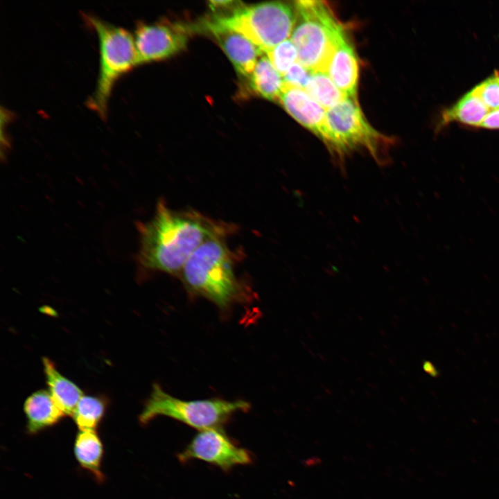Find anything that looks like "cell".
Segmentation results:
<instances>
[{"label":"cell","mask_w":499,"mask_h":499,"mask_svg":"<svg viewBox=\"0 0 499 499\" xmlns=\"http://www.w3.org/2000/svg\"><path fill=\"white\" fill-rule=\"evenodd\" d=\"M103 452V443L96 430H79L73 445L74 455L79 465L98 482L105 480L101 470Z\"/></svg>","instance_id":"9a60e30c"},{"label":"cell","mask_w":499,"mask_h":499,"mask_svg":"<svg viewBox=\"0 0 499 499\" xmlns=\"http://www.w3.org/2000/svg\"><path fill=\"white\" fill-rule=\"evenodd\" d=\"M313 71L297 61L290 69L283 76L285 85L305 89Z\"/></svg>","instance_id":"7402d4cb"},{"label":"cell","mask_w":499,"mask_h":499,"mask_svg":"<svg viewBox=\"0 0 499 499\" xmlns=\"http://www.w3.org/2000/svg\"><path fill=\"white\" fill-rule=\"evenodd\" d=\"M265 54L282 76L298 61L297 51L290 38L281 42Z\"/></svg>","instance_id":"ffe728a7"},{"label":"cell","mask_w":499,"mask_h":499,"mask_svg":"<svg viewBox=\"0 0 499 499\" xmlns=\"http://www.w3.org/2000/svg\"><path fill=\"white\" fill-rule=\"evenodd\" d=\"M480 127L488 129H499V109L490 111Z\"/></svg>","instance_id":"603a6c76"},{"label":"cell","mask_w":499,"mask_h":499,"mask_svg":"<svg viewBox=\"0 0 499 499\" xmlns=\"http://www.w3.org/2000/svg\"><path fill=\"white\" fill-rule=\"evenodd\" d=\"M82 16L97 34L100 55L96 85L86 105L105 119L116 81L138 65L134 36L126 28L94 15L82 13Z\"/></svg>","instance_id":"277c9868"},{"label":"cell","mask_w":499,"mask_h":499,"mask_svg":"<svg viewBox=\"0 0 499 499\" xmlns=\"http://www.w3.org/2000/svg\"><path fill=\"white\" fill-rule=\"evenodd\" d=\"M304 90L324 110H330L349 98L325 71H315Z\"/></svg>","instance_id":"ac0fdd59"},{"label":"cell","mask_w":499,"mask_h":499,"mask_svg":"<svg viewBox=\"0 0 499 499\" xmlns=\"http://www.w3.org/2000/svg\"><path fill=\"white\" fill-rule=\"evenodd\" d=\"M297 19L290 36L298 62L310 71L326 72L332 55L347 35L333 12L324 1L294 2Z\"/></svg>","instance_id":"3957f363"},{"label":"cell","mask_w":499,"mask_h":499,"mask_svg":"<svg viewBox=\"0 0 499 499\" xmlns=\"http://www.w3.org/2000/svg\"><path fill=\"white\" fill-rule=\"evenodd\" d=\"M326 73L340 91L348 97L356 98L359 74L358 62L347 36L338 44Z\"/></svg>","instance_id":"7c38bea8"},{"label":"cell","mask_w":499,"mask_h":499,"mask_svg":"<svg viewBox=\"0 0 499 499\" xmlns=\"http://www.w3.org/2000/svg\"><path fill=\"white\" fill-rule=\"evenodd\" d=\"M24 411L26 430L35 435L58 423L66 415L46 389L37 390L26 399Z\"/></svg>","instance_id":"4fadbf2b"},{"label":"cell","mask_w":499,"mask_h":499,"mask_svg":"<svg viewBox=\"0 0 499 499\" xmlns=\"http://www.w3.org/2000/svg\"><path fill=\"white\" fill-rule=\"evenodd\" d=\"M227 236L217 235L205 240L180 272L191 294L204 297L221 309L239 301L244 294L235 272L236 254L227 245Z\"/></svg>","instance_id":"7a4b0ae2"},{"label":"cell","mask_w":499,"mask_h":499,"mask_svg":"<svg viewBox=\"0 0 499 499\" xmlns=\"http://www.w3.org/2000/svg\"><path fill=\"white\" fill-rule=\"evenodd\" d=\"M137 260L143 270L180 274L193 253L208 238L234 232V225L195 211H177L159 200L152 218L137 225Z\"/></svg>","instance_id":"6da1fadb"},{"label":"cell","mask_w":499,"mask_h":499,"mask_svg":"<svg viewBox=\"0 0 499 499\" xmlns=\"http://www.w3.org/2000/svg\"><path fill=\"white\" fill-rule=\"evenodd\" d=\"M182 463L201 460L222 471L252 463L251 453L238 446L221 428L200 430L177 455Z\"/></svg>","instance_id":"ba28073f"},{"label":"cell","mask_w":499,"mask_h":499,"mask_svg":"<svg viewBox=\"0 0 499 499\" xmlns=\"http://www.w3.org/2000/svg\"><path fill=\"white\" fill-rule=\"evenodd\" d=\"M297 19L295 3L267 1L237 6L227 15H216V24L247 38L266 53L290 37Z\"/></svg>","instance_id":"8992f818"},{"label":"cell","mask_w":499,"mask_h":499,"mask_svg":"<svg viewBox=\"0 0 499 499\" xmlns=\"http://www.w3.org/2000/svg\"><path fill=\"white\" fill-rule=\"evenodd\" d=\"M236 1L230 0L210 1L209 2V6L212 10L215 11L216 10H222L233 7Z\"/></svg>","instance_id":"cb8c5ba5"},{"label":"cell","mask_w":499,"mask_h":499,"mask_svg":"<svg viewBox=\"0 0 499 499\" xmlns=\"http://www.w3.org/2000/svg\"><path fill=\"white\" fill-rule=\"evenodd\" d=\"M107 404L103 396L83 394L71 416L79 430H95L105 414Z\"/></svg>","instance_id":"d6986e66"},{"label":"cell","mask_w":499,"mask_h":499,"mask_svg":"<svg viewBox=\"0 0 499 499\" xmlns=\"http://www.w3.org/2000/svg\"><path fill=\"white\" fill-rule=\"evenodd\" d=\"M489 111L499 109V72L476 85L471 90Z\"/></svg>","instance_id":"44dd1931"},{"label":"cell","mask_w":499,"mask_h":499,"mask_svg":"<svg viewBox=\"0 0 499 499\" xmlns=\"http://www.w3.org/2000/svg\"><path fill=\"white\" fill-rule=\"evenodd\" d=\"M326 116L329 132L326 146L341 166L347 156L361 149L367 150L378 164H387L394 139L369 124L356 98H347L326 110Z\"/></svg>","instance_id":"5b68a950"},{"label":"cell","mask_w":499,"mask_h":499,"mask_svg":"<svg viewBox=\"0 0 499 499\" xmlns=\"http://www.w3.org/2000/svg\"><path fill=\"white\" fill-rule=\"evenodd\" d=\"M189 28L166 21L137 22L134 40L138 65L166 59L184 50Z\"/></svg>","instance_id":"9c48e42d"},{"label":"cell","mask_w":499,"mask_h":499,"mask_svg":"<svg viewBox=\"0 0 499 499\" xmlns=\"http://www.w3.org/2000/svg\"><path fill=\"white\" fill-rule=\"evenodd\" d=\"M489 112L482 101L471 90L453 106L443 112L441 123L444 125L458 121L480 127Z\"/></svg>","instance_id":"e0dca14e"},{"label":"cell","mask_w":499,"mask_h":499,"mask_svg":"<svg viewBox=\"0 0 499 499\" xmlns=\"http://www.w3.org/2000/svg\"><path fill=\"white\" fill-rule=\"evenodd\" d=\"M279 102L295 121L327 145L329 132L326 123V110L314 100L304 89L285 85Z\"/></svg>","instance_id":"8fae6325"},{"label":"cell","mask_w":499,"mask_h":499,"mask_svg":"<svg viewBox=\"0 0 499 499\" xmlns=\"http://www.w3.org/2000/svg\"><path fill=\"white\" fill-rule=\"evenodd\" d=\"M250 407V403L243 400H182L169 394L159 384L154 383L139 421L144 426L159 416H164L200 431L220 428L233 414L246 412Z\"/></svg>","instance_id":"52a82bcc"},{"label":"cell","mask_w":499,"mask_h":499,"mask_svg":"<svg viewBox=\"0 0 499 499\" xmlns=\"http://www.w3.org/2000/svg\"><path fill=\"white\" fill-rule=\"evenodd\" d=\"M250 85L256 94L276 100L285 86L283 76L274 67L267 56H261L250 76Z\"/></svg>","instance_id":"2e32d148"},{"label":"cell","mask_w":499,"mask_h":499,"mask_svg":"<svg viewBox=\"0 0 499 499\" xmlns=\"http://www.w3.org/2000/svg\"><path fill=\"white\" fill-rule=\"evenodd\" d=\"M42 363L49 392L64 414L72 416L83 396L82 391L76 384L60 374L51 360L44 357Z\"/></svg>","instance_id":"5bb4252c"},{"label":"cell","mask_w":499,"mask_h":499,"mask_svg":"<svg viewBox=\"0 0 499 499\" xmlns=\"http://www.w3.org/2000/svg\"><path fill=\"white\" fill-rule=\"evenodd\" d=\"M200 29L215 39L240 76H250L259 57L263 54L256 46L243 35L211 19L202 21Z\"/></svg>","instance_id":"30bf717a"}]
</instances>
